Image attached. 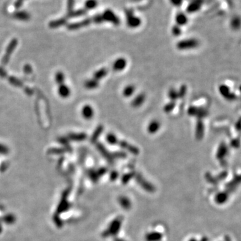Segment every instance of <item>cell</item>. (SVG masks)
<instances>
[{
    "label": "cell",
    "mask_w": 241,
    "mask_h": 241,
    "mask_svg": "<svg viewBox=\"0 0 241 241\" xmlns=\"http://www.w3.org/2000/svg\"><path fill=\"white\" fill-rule=\"evenodd\" d=\"M13 18L15 19L20 20V21H28L31 18L30 14L25 10L22 11H17L13 14Z\"/></svg>",
    "instance_id": "10"
},
{
    "label": "cell",
    "mask_w": 241,
    "mask_h": 241,
    "mask_svg": "<svg viewBox=\"0 0 241 241\" xmlns=\"http://www.w3.org/2000/svg\"><path fill=\"white\" fill-rule=\"evenodd\" d=\"M55 80H56V83L59 85L64 84V80H65L64 74L60 71L57 72L56 74V76H55Z\"/></svg>",
    "instance_id": "26"
},
{
    "label": "cell",
    "mask_w": 241,
    "mask_h": 241,
    "mask_svg": "<svg viewBox=\"0 0 241 241\" xmlns=\"http://www.w3.org/2000/svg\"><path fill=\"white\" fill-rule=\"evenodd\" d=\"M82 115L84 119L90 120L94 116V110L89 104L84 105L82 109Z\"/></svg>",
    "instance_id": "8"
},
{
    "label": "cell",
    "mask_w": 241,
    "mask_h": 241,
    "mask_svg": "<svg viewBox=\"0 0 241 241\" xmlns=\"http://www.w3.org/2000/svg\"><path fill=\"white\" fill-rule=\"evenodd\" d=\"M160 123L157 120H153L151 121L147 126V131L149 133L153 134L156 133L159 129Z\"/></svg>",
    "instance_id": "15"
},
{
    "label": "cell",
    "mask_w": 241,
    "mask_h": 241,
    "mask_svg": "<svg viewBox=\"0 0 241 241\" xmlns=\"http://www.w3.org/2000/svg\"><path fill=\"white\" fill-rule=\"evenodd\" d=\"M175 107V102L171 101L169 103L165 104L164 106V107H163L164 112L166 113H169L170 112H172V110L174 109Z\"/></svg>",
    "instance_id": "27"
},
{
    "label": "cell",
    "mask_w": 241,
    "mask_h": 241,
    "mask_svg": "<svg viewBox=\"0 0 241 241\" xmlns=\"http://www.w3.org/2000/svg\"><path fill=\"white\" fill-rule=\"evenodd\" d=\"M141 23H142V21H141V19L137 16H133V14L127 12V26L129 28H137L141 25Z\"/></svg>",
    "instance_id": "3"
},
{
    "label": "cell",
    "mask_w": 241,
    "mask_h": 241,
    "mask_svg": "<svg viewBox=\"0 0 241 241\" xmlns=\"http://www.w3.org/2000/svg\"><path fill=\"white\" fill-rule=\"evenodd\" d=\"M198 46V41L195 39H186L178 42L176 46L180 50L192 49Z\"/></svg>",
    "instance_id": "2"
},
{
    "label": "cell",
    "mask_w": 241,
    "mask_h": 241,
    "mask_svg": "<svg viewBox=\"0 0 241 241\" xmlns=\"http://www.w3.org/2000/svg\"><path fill=\"white\" fill-rule=\"evenodd\" d=\"M183 2H184V0H169L170 3L172 4L173 6L176 7V8L180 7L181 6H182V4L183 3Z\"/></svg>",
    "instance_id": "34"
},
{
    "label": "cell",
    "mask_w": 241,
    "mask_h": 241,
    "mask_svg": "<svg viewBox=\"0 0 241 241\" xmlns=\"http://www.w3.org/2000/svg\"><path fill=\"white\" fill-rule=\"evenodd\" d=\"M58 92L60 97L62 98H68L70 94V89L66 84H60L58 88Z\"/></svg>",
    "instance_id": "14"
},
{
    "label": "cell",
    "mask_w": 241,
    "mask_h": 241,
    "mask_svg": "<svg viewBox=\"0 0 241 241\" xmlns=\"http://www.w3.org/2000/svg\"><path fill=\"white\" fill-rule=\"evenodd\" d=\"M102 16L103 18L104 21L110 22L115 25H118L120 23L119 18H117L116 15L113 12H111V10H106V11L103 13Z\"/></svg>",
    "instance_id": "4"
},
{
    "label": "cell",
    "mask_w": 241,
    "mask_h": 241,
    "mask_svg": "<svg viewBox=\"0 0 241 241\" xmlns=\"http://www.w3.org/2000/svg\"><path fill=\"white\" fill-rule=\"evenodd\" d=\"M87 138V135L84 133H70L68 135V139L74 141V142H83Z\"/></svg>",
    "instance_id": "11"
},
{
    "label": "cell",
    "mask_w": 241,
    "mask_h": 241,
    "mask_svg": "<svg viewBox=\"0 0 241 241\" xmlns=\"http://www.w3.org/2000/svg\"><path fill=\"white\" fill-rule=\"evenodd\" d=\"M87 13V10L85 9H78L77 11H72L69 13H67V16L69 18H75V17H79L84 15Z\"/></svg>",
    "instance_id": "23"
},
{
    "label": "cell",
    "mask_w": 241,
    "mask_h": 241,
    "mask_svg": "<svg viewBox=\"0 0 241 241\" xmlns=\"http://www.w3.org/2000/svg\"><path fill=\"white\" fill-rule=\"evenodd\" d=\"M24 92L26 94H28V96H31V95H32L34 94L33 90L30 88H28V87H26L24 88Z\"/></svg>",
    "instance_id": "40"
},
{
    "label": "cell",
    "mask_w": 241,
    "mask_h": 241,
    "mask_svg": "<svg viewBox=\"0 0 241 241\" xmlns=\"http://www.w3.org/2000/svg\"><path fill=\"white\" fill-rule=\"evenodd\" d=\"M160 238V235L157 233H153L149 234L147 236V240H157Z\"/></svg>",
    "instance_id": "35"
},
{
    "label": "cell",
    "mask_w": 241,
    "mask_h": 241,
    "mask_svg": "<svg viewBox=\"0 0 241 241\" xmlns=\"http://www.w3.org/2000/svg\"><path fill=\"white\" fill-rule=\"evenodd\" d=\"M97 145V147L99 151L103 155V156L104 158H106L107 159H109V160L111 159V155H110V153L107 152V150L105 149V147L103 146V144L99 143Z\"/></svg>",
    "instance_id": "21"
},
{
    "label": "cell",
    "mask_w": 241,
    "mask_h": 241,
    "mask_svg": "<svg viewBox=\"0 0 241 241\" xmlns=\"http://www.w3.org/2000/svg\"><path fill=\"white\" fill-rule=\"evenodd\" d=\"M8 82L16 87L22 88L24 86L23 82L15 77H9L8 78Z\"/></svg>",
    "instance_id": "20"
},
{
    "label": "cell",
    "mask_w": 241,
    "mask_h": 241,
    "mask_svg": "<svg viewBox=\"0 0 241 241\" xmlns=\"http://www.w3.org/2000/svg\"><path fill=\"white\" fill-rule=\"evenodd\" d=\"M106 141L110 145H117L119 139L113 133H109L106 136Z\"/></svg>",
    "instance_id": "24"
},
{
    "label": "cell",
    "mask_w": 241,
    "mask_h": 241,
    "mask_svg": "<svg viewBox=\"0 0 241 241\" xmlns=\"http://www.w3.org/2000/svg\"><path fill=\"white\" fill-rule=\"evenodd\" d=\"M186 92H187V87H186V86H185V84L182 85V86H181L180 88H179V90L178 91L179 99L184 98V96L185 95V94H186Z\"/></svg>",
    "instance_id": "28"
},
{
    "label": "cell",
    "mask_w": 241,
    "mask_h": 241,
    "mask_svg": "<svg viewBox=\"0 0 241 241\" xmlns=\"http://www.w3.org/2000/svg\"><path fill=\"white\" fill-rule=\"evenodd\" d=\"M168 97H169V99L171 100V101L175 102L178 99H179L178 93L175 89L171 88V89H169V92H168Z\"/></svg>",
    "instance_id": "25"
},
{
    "label": "cell",
    "mask_w": 241,
    "mask_h": 241,
    "mask_svg": "<svg viewBox=\"0 0 241 241\" xmlns=\"http://www.w3.org/2000/svg\"><path fill=\"white\" fill-rule=\"evenodd\" d=\"M25 0H16L14 3V7L16 9H19L22 7V4Z\"/></svg>",
    "instance_id": "38"
},
{
    "label": "cell",
    "mask_w": 241,
    "mask_h": 241,
    "mask_svg": "<svg viewBox=\"0 0 241 241\" xmlns=\"http://www.w3.org/2000/svg\"><path fill=\"white\" fill-rule=\"evenodd\" d=\"M120 224V222H119V220L115 221V222H113V223L112 224L111 227H110V231H112L113 233H116L119 228Z\"/></svg>",
    "instance_id": "29"
},
{
    "label": "cell",
    "mask_w": 241,
    "mask_h": 241,
    "mask_svg": "<svg viewBox=\"0 0 241 241\" xmlns=\"http://www.w3.org/2000/svg\"><path fill=\"white\" fill-rule=\"evenodd\" d=\"M127 66V60L124 58H119L114 62L112 68L115 72H120L123 70Z\"/></svg>",
    "instance_id": "6"
},
{
    "label": "cell",
    "mask_w": 241,
    "mask_h": 241,
    "mask_svg": "<svg viewBox=\"0 0 241 241\" xmlns=\"http://www.w3.org/2000/svg\"><path fill=\"white\" fill-rule=\"evenodd\" d=\"M92 23V19L90 18L88 19H85L81 22H76V23H72L68 25L67 28L70 30H75V29H78L79 28H81L83 27L88 26L89 24Z\"/></svg>",
    "instance_id": "7"
},
{
    "label": "cell",
    "mask_w": 241,
    "mask_h": 241,
    "mask_svg": "<svg viewBox=\"0 0 241 241\" xmlns=\"http://www.w3.org/2000/svg\"><path fill=\"white\" fill-rule=\"evenodd\" d=\"M103 129H104V127H103V125H99V126L96 128V129L94 131V132L92 135V137H91V138H90V142H92L93 143H96L97 139L100 137V134L103 133Z\"/></svg>",
    "instance_id": "16"
},
{
    "label": "cell",
    "mask_w": 241,
    "mask_h": 241,
    "mask_svg": "<svg viewBox=\"0 0 241 241\" xmlns=\"http://www.w3.org/2000/svg\"><path fill=\"white\" fill-rule=\"evenodd\" d=\"M74 3V0H68V2H67V11H68V13H70V12L73 11Z\"/></svg>",
    "instance_id": "33"
},
{
    "label": "cell",
    "mask_w": 241,
    "mask_h": 241,
    "mask_svg": "<svg viewBox=\"0 0 241 241\" xmlns=\"http://www.w3.org/2000/svg\"><path fill=\"white\" fill-rule=\"evenodd\" d=\"M107 74H108V69L105 68H102L94 73L93 78L99 81V80L102 79L104 77H106Z\"/></svg>",
    "instance_id": "17"
},
{
    "label": "cell",
    "mask_w": 241,
    "mask_h": 241,
    "mask_svg": "<svg viewBox=\"0 0 241 241\" xmlns=\"http://www.w3.org/2000/svg\"><path fill=\"white\" fill-rule=\"evenodd\" d=\"M86 9H93L98 6L97 0H87L84 3Z\"/></svg>",
    "instance_id": "22"
},
{
    "label": "cell",
    "mask_w": 241,
    "mask_h": 241,
    "mask_svg": "<svg viewBox=\"0 0 241 241\" xmlns=\"http://www.w3.org/2000/svg\"><path fill=\"white\" fill-rule=\"evenodd\" d=\"M24 72L26 73V74H29L30 73H32V67L30 66L29 64H26L24 67Z\"/></svg>",
    "instance_id": "37"
},
{
    "label": "cell",
    "mask_w": 241,
    "mask_h": 241,
    "mask_svg": "<svg viewBox=\"0 0 241 241\" xmlns=\"http://www.w3.org/2000/svg\"><path fill=\"white\" fill-rule=\"evenodd\" d=\"M145 100V94L143 93H140L135 97L131 102V106L133 108H138L141 105H142Z\"/></svg>",
    "instance_id": "12"
},
{
    "label": "cell",
    "mask_w": 241,
    "mask_h": 241,
    "mask_svg": "<svg viewBox=\"0 0 241 241\" xmlns=\"http://www.w3.org/2000/svg\"><path fill=\"white\" fill-rule=\"evenodd\" d=\"M175 20L177 26H182L188 23V18L184 12H178L175 15Z\"/></svg>",
    "instance_id": "9"
},
{
    "label": "cell",
    "mask_w": 241,
    "mask_h": 241,
    "mask_svg": "<svg viewBox=\"0 0 241 241\" xmlns=\"http://www.w3.org/2000/svg\"><path fill=\"white\" fill-rule=\"evenodd\" d=\"M18 40L16 38L12 39L11 41H10V42L9 43L8 46L6 48V53H5L4 56L2 60V64L3 66H6V65L8 64L9 60V58H10V56H12V54L13 52L14 51L15 48H16V46H18Z\"/></svg>",
    "instance_id": "1"
},
{
    "label": "cell",
    "mask_w": 241,
    "mask_h": 241,
    "mask_svg": "<svg viewBox=\"0 0 241 241\" xmlns=\"http://www.w3.org/2000/svg\"><path fill=\"white\" fill-rule=\"evenodd\" d=\"M172 34L174 35V36H179V35L181 34V29L179 26L175 25L173 28H172Z\"/></svg>",
    "instance_id": "36"
},
{
    "label": "cell",
    "mask_w": 241,
    "mask_h": 241,
    "mask_svg": "<svg viewBox=\"0 0 241 241\" xmlns=\"http://www.w3.org/2000/svg\"><path fill=\"white\" fill-rule=\"evenodd\" d=\"M202 123L200 121L198 122L197 123V126H196V131H195V135H196L197 138H200L201 135H202Z\"/></svg>",
    "instance_id": "30"
},
{
    "label": "cell",
    "mask_w": 241,
    "mask_h": 241,
    "mask_svg": "<svg viewBox=\"0 0 241 241\" xmlns=\"http://www.w3.org/2000/svg\"><path fill=\"white\" fill-rule=\"evenodd\" d=\"M9 152V148L6 146V145H4L2 143H0V154L6 155Z\"/></svg>",
    "instance_id": "32"
},
{
    "label": "cell",
    "mask_w": 241,
    "mask_h": 241,
    "mask_svg": "<svg viewBox=\"0 0 241 241\" xmlns=\"http://www.w3.org/2000/svg\"><path fill=\"white\" fill-rule=\"evenodd\" d=\"M99 81L95 79H89L84 83V87L87 89H94L99 87Z\"/></svg>",
    "instance_id": "18"
},
{
    "label": "cell",
    "mask_w": 241,
    "mask_h": 241,
    "mask_svg": "<svg viewBox=\"0 0 241 241\" xmlns=\"http://www.w3.org/2000/svg\"><path fill=\"white\" fill-rule=\"evenodd\" d=\"M65 152V149H62V148H52L48 150V153H50V154H53V153H55V154H58V153H62Z\"/></svg>",
    "instance_id": "31"
},
{
    "label": "cell",
    "mask_w": 241,
    "mask_h": 241,
    "mask_svg": "<svg viewBox=\"0 0 241 241\" xmlns=\"http://www.w3.org/2000/svg\"><path fill=\"white\" fill-rule=\"evenodd\" d=\"M135 86H133L132 84H129L123 89V96L126 98L130 97L131 96H132L133 94L135 93Z\"/></svg>",
    "instance_id": "19"
},
{
    "label": "cell",
    "mask_w": 241,
    "mask_h": 241,
    "mask_svg": "<svg viewBox=\"0 0 241 241\" xmlns=\"http://www.w3.org/2000/svg\"><path fill=\"white\" fill-rule=\"evenodd\" d=\"M117 145H119V146H120L121 148L127 150L128 152L134 155H137L139 153V150L137 147L134 146V145H132L131 144L127 143V142H125V141L119 140Z\"/></svg>",
    "instance_id": "5"
},
{
    "label": "cell",
    "mask_w": 241,
    "mask_h": 241,
    "mask_svg": "<svg viewBox=\"0 0 241 241\" xmlns=\"http://www.w3.org/2000/svg\"><path fill=\"white\" fill-rule=\"evenodd\" d=\"M7 75H8V73L6 70H4V68L3 67H0V77L3 78H6L7 77Z\"/></svg>",
    "instance_id": "39"
},
{
    "label": "cell",
    "mask_w": 241,
    "mask_h": 241,
    "mask_svg": "<svg viewBox=\"0 0 241 241\" xmlns=\"http://www.w3.org/2000/svg\"><path fill=\"white\" fill-rule=\"evenodd\" d=\"M67 18H62L55 19V20H52V21H51L49 23L48 26L50 28L55 29V28H58L62 26H64V24H67Z\"/></svg>",
    "instance_id": "13"
}]
</instances>
